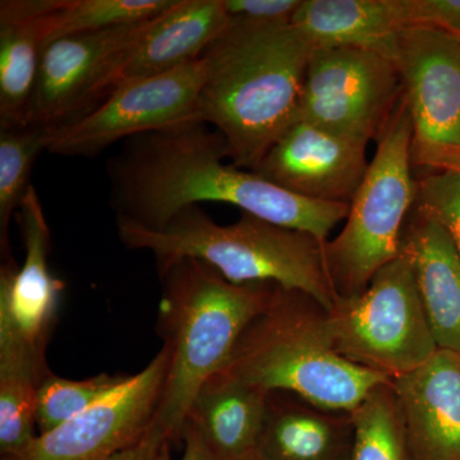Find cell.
Masks as SVG:
<instances>
[{
	"label": "cell",
	"instance_id": "cell-1",
	"mask_svg": "<svg viewBox=\"0 0 460 460\" xmlns=\"http://www.w3.org/2000/svg\"><path fill=\"white\" fill-rule=\"evenodd\" d=\"M205 123H187L124 142L108 164L117 219L164 228L175 215L201 202H224L265 222L301 230L325 246L347 219L350 204L301 198L233 164L226 142Z\"/></svg>",
	"mask_w": 460,
	"mask_h": 460
},
{
	"label": "cell",
	"instance_id": "cell-2",
	"mask_svg": "<svg viewBox=\"0 0 460 460\" xmlns=\"http://www.w3.org/2000/svg\"><path fill=\"white\" fill-rule=\"evenodd\" d=\"M314 49L292 23L230 22L204 51L201 120L226 142L232 164L253 172L299 119Z\"/></svg>",
	"mask_w": 460,
	"mask_h": 460
},
{
	"label": "cell",
	"instance_id": "cell-3",
	"mask_svg": "<svg viewBox=\"0 0 460 460\" xmlns=\"http://www.w3.org/2000/svg\"><path fill=\"white\" fill-rule=\"evenodd\" d=\"M159 277L157 335L164 341L169 365L154 423L175 443L181 440L196 395L226 367L239 338L268 307L278 286L230 283L196 259L172 263Z\"/></svg>",
	"mask_w": 460,
	"mask_h": 460
},
{
	"label": "cell",
	"instance_id": "cell-4",
	"mask_svg": "<svg viewBox=\"0 0 460 460\" xmlns=\"http://www.w3.org/2000/svg\"><path fill=\"white\" fill-rule=\"evenodd\" d=\"M117 229L124 246L155 256L157 272L181 260L196 259L230 283H270L304 292L328 313L339 299L326 268L325 246L301 230L246 213L230 226H219L199 205L184 208L159 230L124 219H117Z\"/></svg>",
	"mask_w": 460,
	"mask_h": 460
},
{
	"label": "cell",
	"instance_id": "cell-5",
	"mask_svg": "<svg viewBox=\"0 0 460 460\" xmlns=\"http://www.w3.org/2000/svg\"><path fill=\"white\" fill-rule=\"evenodd\" d=\"M220 372L265 392L290 393L345 413L393 380L341 356L330 338L328 311L313 296L279 286Z\"/></svg>",
	"mask_w": 460,
	"mask_h": 460
},
{
	"label": "cell",
	"instance_id": "cell-6",
	"mask_svg": "<svg viewBox=\"0 0 460 460\" xmlns=\"http://www.w3.org/2000/svg\"><path fill=\"white\" fill-rule=\"evenodd\" d=\"M414 126L402 93L350 202L343 230L323 247L338 298L361 295L380 269L401 255L402 229L416 199L411 147Z\"/></svg>",
	"mask_w": 460,
	"mask_h": 460
},
{
	"label": "cell",
	"instance_id": "cell-7",
	"mask_svg": "<svg viewBox=\"0 0 460 460\" xmlns=\"http://www.w3.org/2000/svg\"><path fill=\"white\" fill-rule=\"evenodd\" d=\"M335 350L348 361L395 378L438 350L410 260L380 269L361 295L339 298L328 313Z\"/></svg>",
	"mask_w": 460,
	"mask_h": 460
},
{
	"label": "cell",
	"instance_id": "cell-8",
	"mask_svg": "<svg viewBox=\"0 0 460 460\" xmlns=\"http://www.w3.org/2000/svg\"><path fill=\"white\" fill-rule=\"evenodd\" d=\"M206 80L204 58L154 77L118 87L80 119L48 132L54 155L93 157L136 136L201 120L199 96Z\"/></svg>",
	"mask_w": 460,
	"mask_h": 460
},
{
	"label": "cell",
	"instance_id": "cell-9",
	"mask_svg": "<svg viewBox=\"0 0 460 460\" xmlns=\"http://www.w3.org/2000/svg\"><path fill=\"white\" fill-rule=\"evenodd\" d=\"M402 96L393 60L353 48L314 50L298 120L367 146L385 128Z\"/></svg>",
	"mask_w": 460,
	"mask_h": 460
},
{
	"label": "cell",
	"instance_id": "cell-10",
	"mask_svg": "<svg viewBox=\"0 0 460 460\" xmlns=\"http://www.w3.org/2000/svg\"><path fill=\"white\" fill-rule=\"evenodd\" d=\"M18 214L26 255L22 266L5 262L0 270V358L27 362L45 378L51 372L47 347L65 283L51 274L50 229L32 186Z\"/></svg>",
	"mask_w": 460,
	"mask_h": 460
},
{
	"label": "cell",
	"instance_id": "cell-11",
	"mask_svg": "<svg viewBox=\"0 0 460 460\" xmlns=\"http://www.w3.org/2000/svg\"><path fill=\"white\" fill-rule=\"evenodd\" d=\"M164 347L144 370L83 413L36 436L25 449L0 460H109L136 443L153 422L168 372Z\"/></svg>",
	"mask_w": 460,
	"mask_h": 460
},
{
	"label": "cell",
	"instance_id": "cell-12",
	"mask_svg": "<svg viewBox=\"0 0 460 460\" xmlns=\"http://www.w3.org/2000/svg\"><path fill=\"white\" fill-rule=\"evenodd\" d=\"M150 21L69 36L47 45L30 124L53 131L93 111L118 58L140 38Z\"/></svg>",
	"mask_w": 460,
	"mask_h": 460
},
{
	"label": "cell",
	"instance_id": "cell-13",
	"mask_svg": "<svg viewBox=\"0 0 460 460\" xmlns=\"http://www.w3.org/2000/svg\"><path fill=\"white\" fill-rule=\"evenodd\" d=\"M366 148L313 123L296 120L253 172L301 198L350 204L370 165Z\"/></svg>",
	"mask_w": 460,
	"mask_h": 460
},
{
	"label": "cell",
	"instance_id": "cell-14",
	"mask_svg": "<svg viewBox=\"0 0 460 460\" xmlns=\"http://www.w3.org/2000/svg\"><path fill=\"white\" fill-rule=\"evenodd\" d=\"M395 65L413 119V138L460 145V40L410 27L399 36Z\"/></svg>",
	"mask_w": 460,
	"mask_h": 460
},
{
	"label": "cell",
	"instance_id": "cell-15",
	"mask_svg": "<svg viewBox=\"0 0 460 460\" xmlns=\"http://www.w3.org/2000/svg\"><path fill=\"white\" fill-rule=\"evenodd\" d=\"M229 23L223 0H177L151 20L140 38L118 58L102 84L98 105L123 84L168 74L199 59Z\"/></svg>",
	"mask_w": 460,
	"mask_h": 460
},
{
	"label": "cell",
	"instance_id": "cell-16",
	"mask_svg": "<svg viewBox=\"0 0 460 460\" xmlns=\"http://www.w3.org/2000/svg\"><path fill=\"white\" fill-rule=\"evenodd\" d=\"M392 387L414 460H460V354L438 349Z\"/></svg>",
	"mask_w": 460,
	"mask_h": 460
},
{
	"label": "cell",
	"instance_id": "cell-17",
	"mask_svg": "<svg viewBox=\"0 0 460 460\" xmlns=\"http://www.w3.org/2000/svg\"><path fill=\"white\" fill-rule=\"evenodd\" d=\"M401 253L410 260L438 349L460 354V255L435 220L411 211Z\"/></svg>",
	"mask_w": 460,
	"mask_h": 460
},
{
	"label": "cell",
	"instance_id": "cell-18",
	"mask_svg": "<svg viewBox=\"0 0 460 460\" xmlns=\"http://www.w3.org/2000/svg\"><path fill=\"white\" fill-rule=\"evenodd\" d=\"M352 413L316 407L286 392L269 393L257 454L263 460H352Z\"/></svg>",
	"mask_w": 460,
	"mask_h": 460
},
{
	"label": "cell",
	"instance_id": "cell-19",
	"mask_svg": "<svg viewBox=\"0 0 460 460\" xmlns=\"http://www.w3.org/2000/svg\"><path fill=\"white\" fill-rule=\"evenodd\" d=\"M292 25L314 51L353 48L394 63L407 29L402 0H302Z\"/></svg>",
	"mask_w": 460,
	"mask_h": 460
},
{
	"label": "cell",
	"instance_id": "cell-20",
	"mask_svg": "<svg viewBox=\"0 0 460 460\" xmlns=\"http://www.w3.org/2000/svg\"><path fill=\"white\" fill-rule=\"evenodd\" d=\"M269 392L219 372L196 395L187 423L217 460H238L257 452Z\"/></svg>",
	"mask_w": 460,
	"mask_h": 460
},
{
	"label": "cell",
	"instance_id": "cell-21",
	"mask_svg": "<svg viewBox=\"0 0 460 460\" xmlns=\"http://www.w3.org/2000/svg\"><path fill=\"white\" fill-rule=\"evenodd\" d=\"M177 0H3L0 21L32 26L42 48L69 36L146 22Z\"/></svg>",
	"mask_w": 460,
	"mask_h": 460
},
{
	"label": "cell",
	"instance_id": "cell-22",
	"mask_svg": "<svg viewBox=\"0 0 460 460\" xmlns=\"http://www.w3.org/2000/svg\"><path fill=\"white\" fill-rule=\"evenodd\" d=\"M31 25L0 21V126H27L42 53Z\"/></svg>",
	"mask_w": 460,
	"mask_h": 460
},
{
	"label": "cell",
	"instance_id": "cell-23",
	"mask_svg": "<svg viewBox=\"0 0 460 460\" xmlns=\"http://www.w3.org/2000/svg\"><path fill=\"white\" fill-rule=\"evenodd\" d=\"M44 127L0 126V246L4 262L13 261L9 251V224L31 189L32 166L41 151H47Z\"/></svg>",
	"mask_w": 460,
	"mask_h": 460
},
{
	"label": "cell",
	"instance_id": "cell-24",
	"mask_svg": "<svg viewBox=\"0 0 460 460\" xmlns=\"http://www.w3.org/2000/svg\"><path fill=\"white\" fill-rule=\"evenodd\" d=\"M352 417V460H414L392 383L374 390Z\"/></svg>",
	"mask_w": 460,
	"mask_h": 460
},
{
	"label": "cell",
	"instance_id": "cell-25",
	"mask_svg": "<svg viewBox=\"0 0 460 460\" xmlns=\"http://www.w3.org/2000/svg\"><path fill=\"white\" fill-rule=\"evenodd\" d=\"M42 377L31 365L0 358V456L20 453L36 434V404Z\"/></svg>",
	"mask_w": 460,
	"mask_h": 460
},
{
	"label": "cell",
	"instance_id": "cell-26",
	"mask_svg": "<svg viewBox=\"0 0 460 460\" xmlns=\"http://www.w3.org/2000/svg\"><path fill=\"white\" fill-rule=\"evenodd\" d=\"M128 376L100 374L84 380H69L50 372L41 381L36 404L38 435L45 434L83 413Z\"/></svg>",
	"mask_w": 460,
	"mask_h": 460
},
{
	"label": "cell",
	"instance_id": "cell-27",
	"mask_svg": "<svg viewBox=\"0 0 460 460\" xmlns=\"http://www.w3.org/2000/svg\"><path fill=\"white\" fill-rule=\"evenodd\" d=\"M413 208L440 224L460 255V175L438 172L416 181Z\"/></svg>",
	"mask_w": 460,
	"mask_h": 460
},
{
	"label": "cell",
	"instance_id": "cell-28",
	"mask_svg": "<svg viewBox=\"0 0 460 460\" xmlns=\"http://www.w3.org/2000/svg\"><path fill=\"white\" fill-rule=\"evenodd\" d=\"M302 0H223L230 22L292 23Z\"/></svg>",
	"mask_w": 460,
	"mask_h": 460
},
{
	"label": "cell",
	"instance_id": "cell-29",
	"mask_svg": "<svg viewBox=\"0 0 460 460\" xmlns=\"http://www.w3.org/2000/svg\"><path fill=\"white\" fill-rule=\"evenodd\" d=\"M405 26L460 31V0H402Z\"/></svg>",
	"mask_w": 460,
	"mask_h": 460
},
{
	"label": "cell",
	"instance_id": "cell-30",
	"mask_svg": "<svg viewBox=\"0 0 460 460\" xmlns=\"http://www.w3.org/2000/svg\"><path fill=\"white\" fill-rule=\"evenodd\" d=\"M411 162L413 166H423L438 172L460 175V145L435 144L413 138Z\"/></svg>",
	"mask_w": 460,
	"mask_h": 460
},
{
	"label": "cell",
	"instance_id": "cell-31",
	"mask_svg": "<svg viewBox=\"0 0 460 460\" xmlns=\"http://www.w3.org/2000/svg\"><path fill=\"white\" fill-rule=\"evenodd\" d=\"M172 444L165 432L153 420L150 428L141 438L109 460H169Z\"/></svg>",
	"mask_w": 460,
	"mask_h": 460
},
{
	"label": "cell",
	"instance_id": "cell-32",
	"mask_svg": "<svg viewBox=\"0 0 460 460\" xmlns=\"http://www.w3.org/2000/svg\"><path fill=\"white\" fill-rule=\"evenodd\" d=\"M181 441H183V454L180 460H217L206 447L201 436L190 423H186Z\"/></svg>",
	"mask_w": 460,
	"mask_h": 460
},
{
	"label": "cell",
	"instance_id": "cell-33",
	"mask_svg": "<svg viewBox=\"0 0 460 460\" xmlns=\"http://www.w3.org/2000/svg\"><path fill=\"white\" fill-rule=\"evenodd\" d=\"M238 460H263V459L256 452V453L251 454V456H244V458H241Z\"/></svg>",
	"mask_w": 460,
	"mask_h": 460
},
{
	"label": "cell",
	"instance_id": "cell-34",
	"mask_svg": "<svg viewBox=\"0 0 460 460\" xmlns=\"http://www.w3.org/2000/svg\"><path fill=\"white\" fill-rule=\"evenodd\" d=\"M450 33H452V32H450ZM453 35H454V36H456V38H458V39H459V40H460V31H458V32H453Z\"/></svg>",
	"mask_w": 460,
	"mask_h": 460
},
{
	"label": "cell",
	"instance_id": "cell-35",
	"mask_svg": "<svg viewBox=\"0 0 460 460\" xmlns=\"http://www.w3.org/2000/svg\"><path fill=\"white\" fill-rule=\"evenodd\" d=\"M169 460H171V459H169Z\"/></svg>",
	"mask_w": 460,
	"mask_h": 460
}]
</instances>
